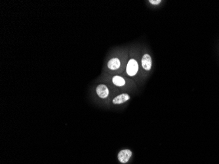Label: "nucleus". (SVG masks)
I'll use <instances>...</instances> for the list:
<instances>
[{"label": "nucleus", "instance_id": "6e6552de", "mask_svg": "<svg viewBox=\"0 0 219 164\" xmlns=\"http://www.w3.org/2000/svg\"><path fill=\"white\" fill-rule=\"evenodd\" d=\"M149 2L152 5H158V4L162 2V1L161 0H150Z\"/></svg>", "mask_w": 219, "mask_h": 164}, {"label": "nucleus", "instance_id": "f257e3e1", "mask_svg": "<svg viewBox=\"0 0 219 164\" xmlns=\"http://www.w3.org/2000/svg\"><path fill=\"white\" fill-rule=\"evenodd\" d=\"M139 70V64L134 58L130 59L126 67V72L129 76H134L137 74Z\"/></svg>", "mask_w": 219, "mask_h": 164}, {"label": "nucleus", "instance_id": "f03ea898", "mask_svg": "<svg viewBox=\"0 0 219 164\" xmlns=\"http://www.w3.org/2000/svg\"><path fill=\"white\" fill-rule=\"evenodd\" d=\"M132 151L129 149H124L121 150L117 155L118 160L121 163H127L130 158L132 156Z\"/></svg>", "mask_w": 219, "mask_h": 164}, {"label": "nucleus", "instance_id": "39448f33", "mask_svg": "<svg viewBox=\"0 0 219 164\" xmlns=\"http://www.w3.org/2000/svg\"><path fill=\"white\" fill-rule=\"evenodd\" d=\"M130 98H131V97H130L127 93H122V94L116 97L113 99V101H112V102L114 104H121L125 103V102L129 101Z\"/></svg>", "mask_w": 219, "mask_h": 164}, {"label": "nucleus", "instance_id": "423d86ee", "mask_svg": "<svg viewBox=\"0 0 219 164\" xmlns=\"http://www.w3.org/2000/svg\"><path fill=\"white\" fill-rule=\"evenodd\" d=\"M121 66V61L118 58H113L108 62V68L112 70H116L119 69Z\"/></svg>", "mask_w": 219, "mask_h": 164}, {"label": "nucleus", "instance_id": "7ed1b4c3", "mask_svg": "<svg viewBox=\"0 0 219 164\" xmlns=\"http://www.w3.org/2000/svg\"><path fill=\"white\" fill-rule=\"evenodd\" d=\"M96 93L97 95L101 98H107L110 93L107 86H106L104 84H100L97 87Z\"/></svg>", "mask_w": 219, "mask_h": 164}, {"label": "nucleus", "instance_id": "20e7f679", "mask_svg": "<svg viewBox=\"0 0 219 164\" xmlns=\"http://www.w3.org/2000/svg\"><path fill=\"white\" fill-rule=\"evenodd\" d=\"M152 58L149 54H144L142 57V66L147 71H149L152 68Z\"/></svg>", "mask_w": 219, "mask_h": 164}, {"label": "nucleus", "instance_id": "0eeeda50", "mask_svg": "<svg viewBox=\"0 0 219 164\" xmlns=\"http://www.w3.org/2000/svg\"><path fill=\"white\" fill-rule=\"evenodd\" d=\"M112 82H113V84L115 85L117 87H122L125 85L126 84L125 79L120 75H116L114 77H113V78H112Z\"/></svg>", "mask_w": 219, "mask_h": 164}]
</instances>
